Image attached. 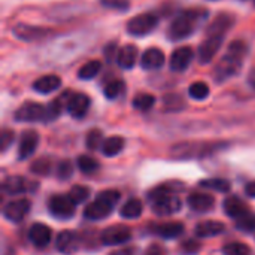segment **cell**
Instances as JSON below:
<instances>
[{
    "mask_svg": "<svg viewBox=\"0 0 255 255\" xmlns=\"http://www.w3.org/2000/svg\"><path fill=\"white\" fill-rule=\"evenodd\" d=\"M224 212L230 217V218H235V220H238V218H241V217H244L245 214H248L250 212V209H248V205L242 200V199H239V197H236V196H230V197H227L226 200H224Z\"/></svg>",
    "mask_w": 255,
    "mask_h": 255,
    "instance_id": "cell-21",
    "label": "cell"
},
{
    "mask_svg": "<svg viewBox=\"0 0 255 255\" xmlns=\"http://www.w3.org/2000/svg\"><path fill=\"white\" fill-rule=\"evenodd\" d=\"M236 229L244 233H253L255 232V214L248 212L244 217L236 220Z\"/></svg>",
    "mask_w": 255,
    "mask_h": 255,
    "instance_id": "cell-35",
    "label": "cell"
},
{
    "mask_svg": "<svg viewBox=\"0 0 255 255\" xmlns=\"http://www.w3.org/2000/svg\"><path fill=\"white\" fill-rule=\"evenodd\" d=\"M67 196L75 202V205H79V203H84L88 199L90 190L87 187H82V185H75V187H72V190L69 191Z\"/></svg>",
    "mask_w": 255,
    "mask_h": 255,
    "instance_id": "cell-39",
    "label": "cell"
},
{
    "mask_svg": "<svg viewBox=\"0 0 255 255\" xmlns=\"http://www.w3.org/2000/svg\"><path fill=\"white\" fill-rule=\"evenodd\" d=\"M12 142H13V131L4 128L1 131V136H0V148H1V151H6Z\"/></svg>",
    "mask_w": 255,
    "mask_h": 255,
    "instance_id": "cell-45",
    "label": "cell"
},
{
    "mask_svg": "<svg viewBox=\"0 0 255 255\" xmlns=\"http://www.w3.org/2000/svg\"><path fill=\"white\" fill-rule=\"evenodd\" d=\"M188 205L196 212H208V211H211L214 208L215 199L212 196H209V194L193 193L191 196H188Z\"/></svg>",
    "mask_w": 255,
    "mask_h": 255,
    "instance_id": "cell-22",
    "label": "cell"
},
{
    "mask_svg": "<svg viewBox=\"0 0 255 255\" xmlns=\"http://www.w3.org/2000/svg\"><path fill=\"white\" fill-rule=\"evenodd\" d=\"M179 185H173V184H163L157 188H154L152 191H149L148 199L152 203V211L154 214L160 215V217H167V215H173L176 212L181 211V200L176 196V191L179 190Z\"/></svg>",
    "mask_w": 255,
    "mask_h": 255,
    "instance_id": "cell-3",
    "label": "cell"
},
{
    "mask_svg": "<svg viewBox=\"0 0 255 255\" xmlns=\"http://www.w3.org/2000/svg\"><path fill=\"white\" fill-rule=\"evenodd\" d=\"M188 93L194 100H205L209 96V87H208V84H205L202 81H197V82L190 85Z\"/></svg>",
    "mask_w": 255,
    "mask_h": 255,
    "instance_id": "cell-37",
    "label": "cell"
},
{
    "mask_svg": "<svg viewBox=\"0 0 255 255\" xmlns=\"http://www.w3.org/2000/svg\"><path fill=\"white\" fill-rule=\"evenodd\" d=\"M123 148H124V139L121 136H112L103 142L102 152L105 157H115L123 151Z\"/></svg>",
    "mask_w": 255,
    "mask_h": 255,
    "instance_id": "cell-29",
    "label": "cell"
},
{
    "mask_svg": "<svg viewBox=\"0 0 255 255\" xmlns=\"http://www.w3.org/2000/svg\"><path fill=\"white\" fill-rule=\"evenodd\" d=\"M142 211H143V205L139 199H130L128 202H126L120 211V215L123 218H127V220H136L142 215Z\"/></svg>",
    "mask_w": 255,
    "mask_h": 255,
    "instance_id": "cell-28",
    "label": "cell"
},
{
    "mask_svg": "<svg viewBox=\"0 0 255 255\" xmlns=\"http://www.w3.org/2000/svg\"><path fill=\"white\" fill-rule=\"evenodd\" d=\"M154 103H155V97L148 93H139L133 99V108L142 112L149 111L154 106Z\"/></svg>",
    "mask_w": 255,
    "mask_h": 255,
    "instance_id": "cell-32",
    "label": "cell"
},
{
    "mask_svg": "<svg viewBox=\"0 0 255 255\" xmlns=\"http://www.w3.org/2000/svg\"><path fill=\"white\" fill-rule=\"evenodd\" d=\"M99 197H102L103 200H106V202H109L112 206H115V205L118 203L121 194H120L117 190H106V191H102V193L99 194Z\"/></svg>",
    "mask_w": 255,
    "mask_h": 255,
    "instance_id": "cell-43",
    "label": "cell"
},
{
    "mask_svg": "<svg viewBox=\"0 0 255 255\" xmlns=\"http://www.w3.org/2000/svg\"><path fill=\"white\" fill-rule=\"evenodd\" d=\"M51 238H52V232L48 226L45 224H40V223H36L30 227L28 230V239L30 242L37 247V248H45L48 247V244L51 242Z\"/></svg>",
    "mask_w": 255,
    "mask_h": 255,
    "instance_id": "cell-17",
    "label": "cell"
},
{
    "mask_svg": "<svg viewBox=\"0 0 255 255\" xmlns=\"http://www.w3.org/2000/svg\"><path fill=\"white\" fill-rule=\"evenodd\" d=\"M226 230V226L218 221H203L196 226V235L199 238H214L223 235Z\"/></svg>",
    "mask_w": 255,
    "mask_h": 255,
    "instance_id": "cell-26",
    "label": "cell"
},
{
    "mask_svg": "<svg viewBox=\"0 0 255 255\" xmlns=\"http://www.w3.org/2000/svg\"><path fill=\"white\" fill-rule=\"evenodd\" d=\"M30 184L31 182H28L22 176H9L3 181L1 190H3V193H6L9 196H16V194H22V193L28 191Z\"/></svg>",
    "mask_w": 255,
    "mask_h": 255,
    "instance_id": "cell-20",
    "label": "cell"
},
{
    "mask_svg": "<svg viewBox=\"0 0 255 255\" xmlns=\"http://www.w3.org/2000/svg\"><path fill=\"white\" fill-rule=\"evenodd\" d=\"M218 143H206V142H187V143H179L173 146L172 149V157L175 158H194V157H205L214 151H217Z\"/></svg>",
    "mask_w": 255,
    "mask_h": 255,
    "instance_id": "cell-4",
    "label": "cell"
},
{
    "mask_svg": "<svg viewBox=\"0 0 255 255\" xmlns=\"http://www.w3.org/2000/svg\"><path fill=\"white\" fill-rule=\"evenodd\" d=\"M137 48L136 45H131V43H127L124 46L120 48V51L117 52V63L121 69L124 70H128L131 67H134L136 64V60H137Z\"/></svg>",
    "mask_w": 255,
    "mask_h": 255,
    "instance_id": "cell-18",
    "label": "cell"
},
{
    "mask_svg": "<svg viewBox=\"0 0 255 255\" xmlns=\"http://www.w3.org/2000/svg\"><path fill=\"white\" fill-rule=\"evenodd\" d=\"M105 7L115 9V10H127L130 7V0H100Z\"/></svg>",
    "mask_w": 255,
    "mask_h": 255,
    "instance_id": "cell-42",
    "label": "cell"
},
{
    "mask_svg": "<svg viewBox=\"0 0 255 255\" xmlns=\"http://www.w3.org/2000/svg\"><path fill=\"white\" fill-rule=\"evenodd\" d=\"M233 22H235V18L230 13H220L206 28V34L226 36V33L232 28Z\"/></svg>",
    "mask_w": 255,
    "mask_h": 255,
    "instance_id": "cell-19",
    "label": "cell"
},
{
    "mask_svg": "<svg viewBox=\"0 0 255 255\" xmlns=\"http://www.w3.org/2000/svg\"><path fill=\"white\" fill-rule=\"evenodd\" d=\"M208 16V10L202 7H193V9H185L178 16L170 22V27L167 30V36L170 40L176 42L181 39H185L191 36L202 21Z\"/></svg>",
    "mask_w": 255,
    "mask_h": 255,
    "instance_id": "cell-1",
    "label": "cell"
},
{
    "mask_svg": "<svg viewBox=\"0 0 255 255\" xmlns=\"http://www.w3.org/2000/svg\"><path fill=\"white\" fill-rule=\"evenodd\" d=\"M60 85H61V79L57 75H45L34 81L33 88L40 94H49V93L58 90Z\"/></svg>",
    "mask_w": 255,
    "mask_h": 255,
    "instance_id": "cell-24",
    "label": "cell"
},
{
    "mask_svg": "<svg viewBox=\"0 0 255 255\" xmlns=\"http://www.w3.org/2000/svg\"><path fill=\"white\" fill-rule=\"evenodd\" d=\"M136 254V248H124V250H120V251H115L111 255H134Z\"/></svg>",
    "mask_w": 255,
    "mask_h": 255,
    "instance_id": "cell-48",
    "label": "cell"
},
{
    "mask_svg": "<svg viewBox=\"0 0 255 255\" xmlns=\"http://www.w3.org/2000/svg\"><path fill=\"white\" fill-rule=\"evenodd\" d=\"M248 54V46L244 40H233L230 45H229V49L227 52L224 54V57L220 60L217 69H215V79L218 82H223L232 76H235L244 61H245V57Z\"/></svg>",
    "mask_w": 255,
    "mask_h": 255,
    "instance_id": "cell-2",
    "label": "cell"
},
{
    "mask_svg": "<svg viewBox=\"0 0 255 255\" xmlns=\"http://www.w3.org/2000/svg\"><path fill=\"white\" fill-rule=\"evenodd\" d=\"M15 120L19 123L46 121V108L36 102H25L16 109Z\"/></svg>",
    "mask_w": 255,
    "mask_h": 255,
    "instance_id": "cell-7",
    "label": "cell"
},
{
    "mask_svg": "<svg viewBox=\"0 0 255 255\" xmlns=\"http://www.w3.org/2000/svg\"><path fill=\"white\" fill-rule=\"evenodd\" d=\"M158 24V18L154 13H139L128 19L127 31L131 36H146Z\"/></svg>",
    "mask_w": 255,
    "mask_h": 255,
    "instance_id": "cell-6",
    "label": "cell"
},
{
    "mask_svg": "<svg viewBox=\"0 0 255 255\" xmlns=\"http://www.w3.org/2000/svg\"><path fill=\"white\" fill-rule=\"evenodd\" d=\"M250 84L255 88V67L251 70V73H250Z\"/></svg>",
    "mask_w": 255,
    "mask_h": 255,
    "instance_id": "cell-50",
    "label": "cell"
},
{
    "mask_svg": "<svg viewBox=\"0 0 255 255\" xmlns=\"http://www.w3.org/2000/svg\"><path fill=\"white\" fill-rule=\"evenodd\" d=\"M114 51H115V43L112 42V43H109V45H106V49H105V55H106V58L111 61L112 60V57H114Z\"/></svg>",
    "mask_w": 255,
    "mask_h": 255,
    "instance_id": "cell-47",
    "label": "cell"
},
{
    "mask_svg": "<svg viewBox=\"0 0 255 255\" xmlns=\"http://www.w3.org/2000/svg\"><path fill=\"white\" fill-rule=\"evenodd\" d=\"M154 233L164 238V239H175L184 233V224L181 223H163V224H155L152 227Z\"/></svg>",
    "mask_w": 255,
    "mask_h": 255,
    "instance_id": "cell-27",
    "label": "cell"
},
{
    "mask_svg": "<svg viewBox=\"0 0 255 255\" xmlns=\"http://www.w3.org/2000/svg\"><path fill=\"white\" fill-rule=\"evenodd\" d=\"M78 167L82 173L91 175L100 169V164L96 158H93L90 155H81V157H78Z\"/></svg>",
    "mask_w": 255,
    "mask_h": 255,
    "instance_id": "cell-33",
    "label": "cell"
},
{
    "mask_svg": "<svg viewBox=\"0 0 255 255\" xmlns=\"http://www.w3.org/2000/svg\"><path fill=\"white\" fill-rule=\"evenodd\" d=\"M245 193H247V196L254 197L255 199V181L254 182H250V184L245 187Z\"/></svg>",
    "mask_w": 255,
    "mask_h": 255,
    "instance_id": "cell-49",
    "label": "cell"
},
{
    "mask_svg": "<svg viewBox=\"0 0 255 255\" xmlns=\"http://www.w3.org/2000/svg\"><path fill=\"white\" fill-rule=\"evenodd\" d=\"M39 145V134L34 130H25L21 134L19 145H18V158L19 160H27L30 158L36 148Z\"/></svg>",
    "mask_w": 255,
    "mask_h": 255,
    "instance_id": "cell-13",
    "label": "cell"
},
{
    "mask_svg": "<svg viewBox=\"0 0 255 255\" xmlns=\"http://www.w3.org/2000/svg\"><path fill=\"white\" fill-rule=\"evenodd\" d=\"M31 203L28 199H16L9 202L3 209V217L10 223H19L30 212Z\"/></svg>",
    "mask_w": 255,
    "mask_h": 255,
    "instance_id": "cell-10",
    "label": "cell"
},
{
    "mask_svg": "<svg viewBox=\"0 0 255 255\" xmlns=\"http://www.w3.org/2000/svg\"><path fill=\"white\" fill-rule=\"evenodd\" d=\"M48 208H49L51 215L58 220H69L75 215V211H76L75 202L69 196H64V194L52 196L49 199Z\"/></svg>",
    "mask_w": 255,
    "mask_h": 255,
    "instance_id": "cell-5",
    "label": "cell"
},
{
    "mask_svg": "<svg viewBox=\"0 0 255 255\" xmlns=\"http://www.w3.org/2000/svg\"><path fill=\"white\" fill-rule=\"evenodd\" d=\"M100 70H102V63L99 60H91L79 69L78 76H79V79L88 81V79H93Z\"/></svg>",
    "mask_w": 255,
    "mask_h": 255,
    "instance_id": "cell-31",
    "label": "cell"
},
{
    "mask_svg": "<svg viewBox=\"0 0 255 255\" xmlns=\"http://www.w3.org/2000/svg\"><path fill=\"white\" fill-rule=\"evenodd\" d=\"M254 4H255V0H254Z\"/></svg>",
    "mask_w": 255,
    "mask_h": 255,
    "instance_id": "cell-51",
    "label": "cell"
},
{
    "mask_svg": "<svg viewBox=\"0 0 255 255\" xmlns=\"http://www.w3.org/2000/svg\"><path fill=\"white\" fill-rule=\"evenodd\" d=\"M166 63V55L160 48H148L140 57V66L145 70H157Z\"/></svg>",
    "mask_w": 255,
    "mask_h": 255,
    "instance_id": "cell-16",
    "label": "cell"
},
{
    "mask_svg": "<svg viewBox=\"0 0 255 255\" xmlns=\"http://www.w3.org/2000/svg\"><path fill=\"white\" fill-rule=\"evenodd\" d=\"M55 247L57 250L64 255H72L78 253V250L81 248V238L78 233L70 232V230H64L57 236L55 241Z\"/></svg>",
    "mask_w": 255,
    "mask_h": 255,
    "instance_id": "cell-11",
    "label": "cell"
},
{
    "mask_svg": "<svg viewBox=\"0 0 255 255\" xmlns=\"http://www.w3.org/2000/svg\"><path fill=\"white\" fill-rule=\"evenodd\" d=\"M112 209H114V206H112L109 202L103 200L102 197H97L96 202L90 203V205L85 208L84 217H85L87 220H90V221H99V220H103V218H106L108 215H111Z\"/></svg>",
    "mask_w": 255,
    "mask_h": 255,
    "instance_id": "cell-15",
    "label": "cell"
},
{
    "mask_svg": "<svg viewBox=\"0 0 255 255\" xmlns=\"http://www.w3.org/2000/svg\"><path fill=\"white\" fill-rule=\"evenodd\" d=\"M100 238H102L103 245L115 247V245H121V244L128 242L131 239V230L127 226L115 224V226H111V227L105 229Z\"/></svg>",
    "mask_w": 255,
    "mask_h": 255,
    "instance_id": "cell-8",
    "label": "cell"
},
{
    "mask_svg": "<svg viewBox=\"0 0 255 255\" xmlns=\"http://www.w3.org/2000/svg\"><path fill=\"white\" fill-rule=\"evenodd\" d=\"M72 173H73V166H72L70 161L64 160V161H61V163L58 164V167H57V176H58L60 179L67 181V179L72 176Z\"/></svg>",
    "mask_w": 255,
    "mask_h": 255,
    "instance_id": "cell-41",
    "label": "cell"
},
{
    "mask_svg": "<svg viewBox=\"0 0 255 255\" xmlns=\"http://www.w3.org/2000/svg\"><path fill=\"white\" fill-rule=\"evenodd\" d=\"M13 33L16 37L22 39V40H34V39H40L43 36L48 34L46 28L42 27H33V25H27V24H18L13 27Z\"/></svg>",
    "mask_w": 255,
    "mask_h": 255,
    "instance_id": "cell-23",
    "label": "cell"
},
{
    "mask_svg": "<svg viewBox=\"0 0 255 255\" xmlns=\"http://www.w3.org/2000/svg\"><path fill=\"white\" fill-rule=\"evenodd\" d=\"M103 142H105V140H103V134H102V131L97 130V128L88 131V134H87V137H85V145H87V148L91 149V151L102 149Z\"/></svg>",
    "mask_w": 255,
    "mask_h": 255,
    "instance_id": "cell-36",
    "label": "cell"
},
{
    "mask_svg": "<svg viewBox=\"0 0 255 255\" xmlns=\"http://www.w3.org/2000/svg\"><path fill=\"white\" fill-rule=\"evenodd\" d=\"M91 106V100L84 93H72L69 102H67V112L73 118H82L87 115L88 109Z\"/></svg>",
    "mask_w": 255,
    "mask_h": 255,
    "instance_id": "cell-12",
    "label": "cell"
},
{
    "mask_svg": "<svg viewBox=\"0 0 255 255\" xmlns=\"http://www.w3.org/2000/svg\"><path fill=\"white\" fill-rule=\"evenodd\" d=\"M72 93L70 91H66L63 93L60 97L54 99L48 106H46V121H54L55 118H58L63 112L64 108H67V102L70 99Z\"/></svg>",
    "mask_w": 255,
    "mask_h": 255,
    "instance_id": "cell-25",
    "label": "cell"
},
{
    "mask_svg": "<svg viewBox=\"0 0 255 255\" xmlns=\"http://www.w3.org/2000/svg\"><path fill=\"white\" fill-rule=\"evenodd\" d=\"M30 170L36 175H40V176H46L52 172V163L48 160V158H39L36 160L31 166H30Z\"/></svg>",
    "mask_w": 255,
    "mask_h": 255,
    "instance_id": "cell-38",
    "label": "cell"
},
{
    "mask_svg": "<svg viewBox=\"0 0 255 255\" xmlns=\"http://www.w3.org/2000/svg\"><path fill=\"white\" fill-rule=\"evenodd\" d=\"M224 255H250V248L242 242H232L223 248Z\"/></svg>",
    "mask_w": 255,
    "mask_h": 255,
    "instance_id": "cell-40",
    "label": "cell"
},
{
    "mask_svg": "<svg viewBox=\"0 0 255 255\" xmlns=\"http://www.w3.org/2000/svg\"><path fill=\"white\" fill-rule=\"evenodd\" d=\"M124 88H126V84H124L121 79H115V81L109 82V84L105 87L103 94H105V97H106V99L114 100V99L120 97V96L124 93Z\"/></svg>",
    "mask_w": 255,
    "mask_h": 255,
    "instance_id": "cell-34",
    "label": "cell"
},
{
    "mask_svg": "<svg viewBox=\"0 0 255 255\" xmlns=\"http://www.w3.org/2000/svg\"><path fill=\"white\" fill-rule=\"evenodd\" d=\"M145 255H166V251H164L163 247L154 244V245H151V247L145 251Z\"/></svg>",
    "mask_w": 255,
    "mask_h": 255,
    "instance_id": "cell-46",
    "label": "cell"
},
{
    "mask_svg": "<svg viewBox=\"0 0 255 255\" xmlns=\"http://www.w3.org/2000/svg\"><path fill=\"white\" fill-rule=\"evenodd\" d=\"M193 57H194V52L190 46H181L172 52L169 66L173 72H184L191 64Z\"/></svg>",
    "mask_w": 255,
    "mask_h": 255,
    "instance_id": "cell-14",
    "label": "cell"
},
{
    "mask_svg": "<svg viewBox=\"0 0 255 255\" xmlns=\"http://www.w3.org/2000/svg\"><path fill=\"white\" fill-rule=\"evenodd\" d=\"M200 187L202 188H208V190H214L218 193H229L230 191V182L227 179H221V178H211V179H203L200 181Z\"/></svg>",
    "mask_w": 255,
    "mask_h": 255,
    "instance_id": "cell-30",
    "label": "cell"
},
{
    "mask_svg": "<svg viewBox=\"0 0 255 255\" xmlns=\"http://www.w3.org/2000/svg\"><path fill=\"white\" fill-rule=\"evenodd\" d=\"M200 248H202V245L199 242H196V241H185L182 244V247H181L182 253L187 255H193L196 254V253H199Z\"/></svg>",
    "mask_w": 255,
    "mask_h": 255,
    "instance_id": "cell-44",
    "label": "cell"
},
{
    "mask_svg": "<svg viewBox=\"0 0 255 255\" xmlns=\"http://www.w3.org/2000/svg\"><path fill=\"white\" fill-rule=\"evenodd\" d=\"M224 36H217V34H208L206 39L200 43L199 49H197V55H199V61L202 64H208L214 60L215 54L220 51L221 45H223Z\"/></svg>",
    "mask_w": 255,
    "mask_h": 255,
    "instance_id": "cell-9",
    "label": "cell"
}]
</instances>
